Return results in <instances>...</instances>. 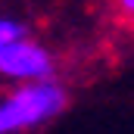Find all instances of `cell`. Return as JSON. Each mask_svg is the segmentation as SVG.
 I'll list each match as a JSON object with an SVG mask.
<instances>
[{
	"mask_svg": "<svg viewBox=\"0 0 134 134\" xmlns=\"http://www.w3.org/2000/svg\"><path fill=\"white\" fill-rule=\"evenodd\" d=\"M69 103V94L53 78L19 81L16 91L0 97V134L31 131L37 125L53 122Z\"/></svg>",
	"mask_w": 134,
	"mask_h": 134,
	"instance_id": "6da1fadb",
	"label": "cell"
},
{
	"mask_svg": "<svg viewBox=\"0 0 134 134\" xmlns=\"http://www.w3.org/2000/svg\"><path fill=\"white\" fill-rule=\"evenodd\" d=\"M19 34H25V25H22L19 19H9V16H0V44L13 41V37H19Z\"/></svg>",
	"mask_w": 134,
	"mask_h": 134,
	"instance_id": "3957f363",
	"label": "cell"
},
{
	"mask_svg": "<svg viewBox=\"0 0 134 134\" xmlns=\"http://www.w3.org/2000/svg\"><path fill=\"white\" fill-rule=\"evenodd\" d=\"M0 75L16 84L19 81H41V78L56 75V63L47 47H41L28 34H19V37L0 44Z\"/></svg>",
	"mask_w": 134,
	"mask_h": 134,
	"instance_id": "7a4b0ae2",
	"label": "cell"
},
{
	"mask_svg": "<svg viewBox=\"0 0 134 134\" xmlns=\"http://www.w3.org/2000/svg\"><path fill=\"white\" fill-rule=\"evenodd\" d=\"M115 3H119V9H122L128 19H134V0H115Z\"/></svg>",
	"mask_w": 134,
	"mask_h": 134,
	"instance_id": "277c9868",
	"label": "cell"
}]
</instances>
